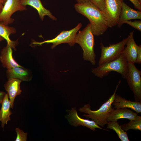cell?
I'll return each mask as SVG.
<instances>
[{"label":"cell","mask_w":141,"mask_h":141,"mask_svg":"<svg viewBox=\"0 0 141 141\" xmlns=\"http://www.w3.org/2000/svg\"><path fill=\"white\" fill-rule=\"evenodd\" d=\"M74 7L77 12L89 19L94 35L103 34L109 28L104 13L89 0L83 3H77Z\"/></svg>","instance_id":"cell-1"},{"label":"cell","mask_w":141,"mask_h":141,"mask_svg":"<svg viewBox=\"0 0 141 141\" xmlns=\"http://www.w3.org/2000/svg\"><path fill=\"white\" fill-rule=\"evenodd\" d=\"M121 82V80L119 81L113 94L98 110H91L89 103L84 105L82 107L80 108L79 111L81 112L87 114H84L83 116L87 119H91L99 126L104 127L108 124L107 118L109 113L114 109L112 108V104L114 101L115 95Z\"/></svg>","instance_id":"cell-2"},{"label":"cell","mask_w":141,"mask_h":141,"mask_svg":"<svg viewBox=\"0 0 141 141\" xmlns=\"http://www.w3.org/2000/svg\"><path fill=\"white\" fill-rule=\"evenodd\" d=\"M76 43L79 44L83 50V58L86 61H90L93 65L96 63V54L94 51L95 45L94 35L90 23L82 31L77 33L75 38Z\"/></svg>","instance_id":"cell-3"},{"label":"cell","mask_w":141,"mask_h":141,"mask_svg":"<svg viewBox=\"0 0 141 141\" xmlns=\"http://www.w3.org/2000/svg\"><path fill=\"white\" fill-rule=\"evenodd\" d=\"M113 71L120 73L124 79L127 78L128 72V62L123 53L117 59L98 66L92 69V73L101 78Z\"/></svg>","instance_id":"cell-4"},{"label":"cell","mask_w":141,"mask_h":141,"mask_svg":"<svg viewBox=\"0 0 141 141\" xmlns=\"http://www.w3.org/2000/svg\"><path fill=\"white\" fill-rule=\"evenodd\" d=\"M128 39L127 37L118 43L109 44L108 46H105L103 43H101L100 45L101 54L98 62V66L118 58L123 53Z\"/></svg>","instance_id":"cell-5"},{"label":"cell","mask_w":141,"mask_h":141,"mask_svg":"<svg viewBox=\"0 0 141 141\" xmlns=\"http://www.w3.org/2000/svg\"><path fill=\"white\" fill-rule=\"evenodd\" d=\"M128 74L126 79L133 93L135 101H141V71L134 63L128 62Z\"/></svg>","instance_id":"cell-6"},{"label":"cell","mask_w":141,"mask_h":141,"mask_svg":"<svg viewBox=\"0 0 141 141\" xmlns=\"http://www.w3.org/2000/svg\"><path fill=\"white\" fill-rule=\"evenodd\" d=\"M82 26L81 23H79L75 27L68 31H63L55 38L50 40L44 41L42 42H34L33 44L41 45L45 43H52L51 48L53 49L56 46L62 43H66L71 46H73L75 43V37L78 31Z\"/></svg>","instance_id":"cell-7"},{"label":"cell","mask_w":141,"mask_h":141,"mask_svg":"<svg viewBox=\"0 0 141 141\" xmlns=\"http://www.w3.org/2000/svg\"><path fill=\"white\" fill-rule=\"evenodd\" d=\"M123 0H105L104 14L108 27L117 25L119 19Z\"/></svg>","instance_id":"cell-8"},{"label":"cell","mask_w":141,"mask_h":141,"mask_svg":"<svg viewBox=\"0 0 141 141\" xmlns=\"http://www.w3.org/2000/svg\"><path fill=\"white\" fill-rule=\"evenodd\" d=\"M26 10V6L22 5L20 0H7L0 13V22L8 25L14 20L11 17L14 13Z\"/></svg>","instance_id":"cell-9"},{"label":"cell","mask_w":141,"mask_h":141,"mask_svg":"<svg viewBox=\"0 0 141 141\" xmlns=\"http://www.w3.org/2000/svg\"><path fill=\"white\" fill-rule=\"evenodd\" d=\"M66 111L69 113L65 116L69 123L74 126H85L95 131L96 128L107 130L103 128L98 126L93 120H89L82 119L79 116L78 114L75 107L73 108L71 110H67Z\"/></svg>","instance_id":"cell-10"},{"label":"cell","mask_w":141,"mask_h":141,"mask_svg":"<svg viewBox=\"0 0 141 141\" xmlns=\"http://www.w3.org/2000/svg\"><path fill=\"white\" fill-rule=\"evenodd\" d=\"M8 79L7 81L4 85V87L8 96L10 103L11 107L13 109L15 98L17 96L20 95L21 92L20 85L22 81L16 78Z\"/></svg>","instance_id":"cell-11"},{"label":"cell","mask_w":141,"mask_h":141,"mask_svg":"<svg viewBox=\"0 0 141 141\" xmlns=\"http://www.w3.org/2000/svg\"><path fill=\"white\" fill-rule=\"evenodd\" d=\"M134 31L130 32L128 36V39L123 53L125 56L128 62L136 63L138 45L134 40Z\"/></svg>","instance_id":"cell-12"},{"label":"cell","mask_w":141,"mask_h":141,"mask_svg":"<svg viewBox=\"0 0 141 141\" xmlns=\"http://www.w3.org/2000/svg\"><path fill=\"white\" fill-rule=\"evenodd\" d=\"M138 115L127 108H121L112 110L108 114L107 118L108 122L117 121L121 119H126L131 120L134 119Z\"/></svg>","instance_id":"cell-13"},{"label":"cell","mask_w":141,"mask_h":141,"mask_svg":"<svg viewBox=\"0 0 141 141\" xmlns=\"http://www.w3.org/2000/svg\"><path fill=\"white\" fill-rule=\"evenodd\" d=\"M133 19L141 20V11L133 9L123 2L117 26L120 27L125 21Z\"/></svg>","instance_id":"cell-14"},{"label":"cell","mask_w":141,"mask_h":141,"mask_svg":"<svg viewBox=\"0 0 141 141\" xmlns=\"http://www.w3.org/2000/svg\"><path fill=\"white\" fill-rule=\"evenodd\" d=\"M12 52V48L8 44L2 50L0 55V60L2 66L7 69L16 67H22L14 59Z\"/></svg>","instance_id":"cell-15"},{"label":"cell","mask_w":141,"mask_h":141,"mask_svg":"<svg viewBox=\"0 0 141 141\" xmlns=\"http://www.w3.org/2000/svg\"><path fill=\"white\" fill-rule=\"evenodd\" d=\"M112 105L114 106V108H127L132 109L137 113H141V101L128 100L116 94Z\"/></svg>","instance_id":"cell-16"},{"label":"cell","mask_w":141,"mask_h":141,"mask_svg":"<svg viewBox=\"0 0 141 141\" xmlns=\"http://www.w3.org/2000/svg\"><path fill=\"white\" fill-rule=\"evenodd\" d=\"M6 75L8 78H16L24 81H30L32 78L30 72L23 67H16L7 69Z\"/></svg>","instance_id":"cell-17"},{"label":"cell","mask_w":141,"mask_h":141,"mask_svg":"<svg viewBox=\"0 0 141 141\" xmlns=\"http://www.w3.org/2000/svg\"><path fill=\"white\" fill-rule=\"evenodd\" d=\"M22 5L26 6L29 5L31 6L37 11L39 17L43 21L44 16H48L52 20H56V18L53 16L48 10L45 9L43 6L40 0H23L21 2Z\"/></svg>","instance_id":"cell-18"},{"label":"cell","mask_w":141,"mask_h":141,"mask_svg":"<svg viewBox=\"0 0 141 141\" xmlns=\"http://www.w3.org/2000/svg\"><path fill=\"white\" fill-rule=\"evenodd\" d=\"M0 110V121L1 127L4 128L5 124H7L8 121L10 120V115L12 114L11 111L10 103L7 93H5L2 104Z\"/></svg>","instance_id":"cell-19"},{"label":"cell","mask_w":141,"mask_h":141,"mask_svg":"<svg viewBox=\"0 0 141 141\" xmlns=\"http://www.w3.org/2000/svg\"><path fill=\"white\" fill-rule=\"evenodd\" d=\"M16 32V29L13 27L6 25L2 22H0V35L5 39L7 44H9L12 48L15 50V47L17 43V41L11 40L9 38V36L11 34H15Z\"/></svg>","instance_id":"cell-20"},{"label":"cell","mask_w":141,"mask_h":141,"mask_svg":"<svg viewBox=\"0 0 141 141\" xmlns=\"http://www.w3.org/2000/svg\"><path fill=\"white\" fill-rule=\"evenodd\" d=\"M107 124V128L114 130L121 141H129L126 132L122 129L121 125H119L118 122L117 121H109Z\"/></svg>","instance_id":"cell-21"},{"label":"cell","mask_w":141,"mask_h":141,"mask_svg":"<svg viewBox=\"0 0 141 141\" xmlns=\"http://www.w3.org/2000/svg\"><path fill=\"white\" fill-rule=\"evenodd\" d=\"M127 123L121 125L122 129L127 131L130 130L141 131V116L137 115L134 119L131 120Z\"/></svg>","instance_id":"cell-22"},{"label":"cell","mask_w":141,"mask_h":141,"mask_svg":"<svg viewBox=\"0 0 141 141\" xmlns=\"http://www.w3.org/2000/svg\"><path fill=\"white\" fill-rule=\"evenodd\" d=\"M17 136L15 141H26L27 139V133H25L22 130L17 128L15 129Z\"/></svg>","instance_id":"cell-23"},{"label":"cell","mask_w":141,"mask_h":141,"mask_svg":"<svg viewBox=\"0 0 141 141\" xmlns=\"http://www.w3.org/2000/svg\"><path fill=\"white\" fill-rule=\"evenodd\" d=\"M89 0L104 13L105 9V0Z\"/></svg>","instance_id":"cell-24"},{"label":"cell","mask_w":141,"mask_h":141,"mask_svg":"<svg viewBox=\"0 0 141 141\" xmlns=\"http://www.w3.org/2000/svg\"><path fill=\"white\" fill-rule=\"evenodd\" d=\"M127 24L138 30L141 31V21L140 20L132 21H126L124 22V24Z\"/></svg>","instance_id":"cell-25"},{"label":"cell","mask_w":141,"mask_h":141,"mask_svg":"<svg viewBox=\"0 0 141 141\" xmlns=\"http://www.w3.org/2000/svg\"><path fill=\"white\" fill-rule=\"evenodd\" d=\"M136 63L139 64L141 63V45H140L138 46L137 58Z\"/></svg>","instance_id":"cell-26"},{"label":"cell","mask_w":141,"mask_h":141,"mask_svg":"<svg viewBox=\"0 0 141 141\" xmlns=\"http://www.w3.org/2000/svg\"><path fill=\"white\" fill-rule=\"evenodd\" d=\"M133 5L135 8L141 11V2L139 0H129Z\"/></svg>","instance_id":"cell-27"},{"label":"cell","mask_w":141,"mask_h":141,"mask_svg":"<svg viewBox=\"0 0 141 141\" xmlns=\"http://www.w3.org/2000/svg\"><path fill=\"white\" fill-rule=\"evenodd\" d=\"M5 93L3 91H0V104H1Z\"/></svg>","instance_id":"cell-28"},{"label":"cell","mask_w":141,"mask_h":141,"mask_svg":"<svg viewBox=\"0 0 141 141\" xmlns=\"http://www.w3.org/2000/svg\"><path fill=\"white\" fill-rule=\"evenodd\" d=\"M77 2V3H83L88 0H75Z\"/></svg>","instance_id":"cell-29"},{"label":"cell","mask_w":141,"mask_h":141,"mask_svg":"<svg viewBox=\"0 0 141 141\" xmlns=\"http://www.w3.org/2000/svg\"><path fill=\"white\" fill-rule=\"evenodd\" d=\"M3 5L0 0V13L1 12L3 7Z\"/></svg>","instance_id":"cell-30"},{"label":"cell","mask_w":141,"mask_h":141,"mask_svg":"<svg viewBox=\"0 0 141 141\" xmlns=\"http://www.w3.org/2000/svg\"><path fill=\"white\" fill-rule=\"evenodd\" d=\"M1 1L3 4L4 5L7 0H1Z\"/></svg>","instance_id":"cell-31"},{"label":"cell","mask_w":141,"mask_h":141,"mask_svg":"<svg viewBox=\"0 0 141 141\" xmlns=\"http://www.w3.org/2000/svg\"><path fill=\"white\" fill-rule=\"evenodd\" d=\"M4 38L0 35V42L4 40Z\"/></svg>","instance_id":"cell-32"},{"label":"cell","mask_w":141,"mask_h":141,"mask_svg":"<svg viewBox=\"0 0 141 141\" xmlns=\"http://www.w3.org/2000/svg\"><path fill=\"white\" fill-rule=\"evenodd\" d=\"M140 2H141V0H139Z\"/></svg>","instance_id":"cell-33"},{"label":"cell","mask_w":141,"mask_h":141,"mask_svg":"<svg viewBox=\"0 0 141 141\" xmlns=\"http://www.w3.org/2000/svg\"><path fill=\"white\" fill-rule=\"evenodd\" d=\"M21 2L23 0H20Z\"/></svg>","instance_id":"cell-34"}]
</instances>
